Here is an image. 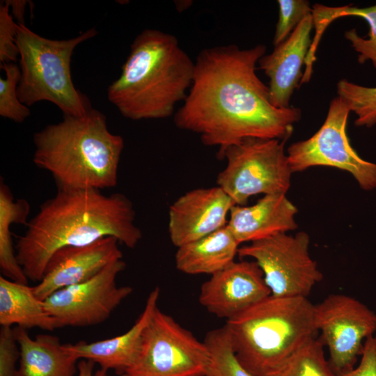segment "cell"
<instances>
[{"instance_id":"1","label":"cell","mask_w":376,"mask_h":376,"mask_svg":"<svg viewBox=\"0 0 376 376\" xmlns=\"http://www.w3.org/2000/svg\"><path fill=\"white\" fill-rule=\"evenodd\" d=\"M265 52L263 45L201 50L194 62L191 86L174 114L175 126L198 134L205 146H217V156L247 138L287 141L301 111L272 104L269 87L256 72Z\"/></svg>"},{"instance_id":"29","label":"cell","mask_w":376,"mask_h":376,"mask_svg":"<svg viewBox=\"0 0 376 376\" xmlns=\"http://www.w3.org/2000/svg\"><path fill=\"white\" fill-rule=\"evenodd\" d=\"M18 24L14 22L9 14V6L6 3H0V61L1 64L15 63L19 56L15 39Z\"/></svg>"},{"instance_id":"14","label":"cell","mask_w":376,"mask_h":376,"mask_svg":"<svg viewBox=\"0 0 376 376\" xmlns=\"http://www.w3.org/2000/svg\"><path fill=\"white\" fill-rule=\"evenodd\" d=\"M233 205L218 186L185 193L169 210L168 230L172 244L178 248L224 227Z\"/></svg>"},{"instance_id":"31","label":"cell","mask_w":376,"mask_h":376,"mask_svg":"<svg viewBox=\"0 0 376 376\" xmlns=\"http://www.w3.org/2000/svg\"><path fill=\"white\" fill-rule=\"evenodd\" d=\"M361 356L357 367L340 372L336 376H376V336L366 339Z\"/></svg>"},{"instance_id":"22","label":"cell","mask_w":376,"mask_h":376,"mask_svg":"<svg viewBox=\"0 0 376 376\" xmlns=\"http://www.w3.org/2000/svg\"><path fill=\"white\" fill-rule=\"evenodd\" d=\"M30 205L24 198L14 200L7 185L0 182V269L3 276L18 283H28V278L19 264L13 245L10 226L27 224Z\"/></svg>"},{"instance_id":"5","label":"cell","mask_w":376,"mask_h":376,"mask_svg":"<svg viewBox=\"0 0 376 376\" xmlns=\"http://www.w3.org/2000/svg\"><path fill=\"white\" fill-rule=\"evenodd\" d=\"M224 327L238 361L255 376H267L318 333L308 297L272 295Z\"/></svg>"},{"instance_id":"10","label":"cell","mask_w":376,"mask_h":376,"mask_svg":"<svg viewBox=\"0 0 376 376\" xmlns=\"http://www.w3.org/2000/svg\"><path fill=\"white\" fill-rule=\"evenodd\" d=\"M350 110L340 97L334 98L320 129L310 138L291 144L287 150L292 173L313 166H330L350 173L361 188H376V164L364 160L354 150L347 134Z\"/></svg>"},{"instance_id":"4","label":"cell","mask_w":376,"mask_h":376,"mask_svg":"<svg viewBox=\"0 0 376 376\" xmlns=\"http://www.w3.org/2000/svg\"><path fill=\"white\" fill-rule=\"evenodd\" d=\"M33 143V163L52 175L58 189L102 191L116 186L124 141L109 130L98 110L63 115L61 122L36 132Z\"/></svg>"},{"instance_id":"20","label":"cell","mask_w":376,"mask_h":376,"mask_svg":"<svg viewBox=\"0 0 376 376\" xmlns=\"http://www.w3.org/2000/svg\"><path fill=\"white\" fill-rule=\"evenodd\" d=\"M240 243L228 226L201 239L178 247L175 267L191 275L210 274L235 261Z\"/></svg>"},{"instance_id":"7","label":"cell","mask_w":376,"mask_h":376,"mask_svg":"<svg viewBox=\"0 0 376 376\" xmlns=\"http://www.w3.org/2000/svg\"><path fill=\"white\" fill-rule=\"evenodd\" d=\"M285 141L247 138L228 147L217 156L226 159V166L217 175V186L237 205H246L258 194H286L292 172L284 151Z\"/></svg>"},{"instance_id":"32","label":"cell","mask_w":376,"mask_h":376,"mask_svg":"<svg viewBox=\"0 0 376 376\" xmlns=\"http://www.w3.org/2000/svg\"><path fill=\"white\" fill-rule=\"evenodd\" d=\"M95 363L91 360L81 359L77 364V376H108L107 370L100 368L94 371Z\"/></svg>"},{"instance_id":"19","label":"cell","mask_w":376,"mask_h":376,"mask_svg":"<svg viewBox=\"0 0 376 376\" xmlns=\"http://www.w3.org/2000/svg\"><path fill=\"white\" fill-rule=\"evenodd\" d=\"M15 330L20 350L17 376H74L78 372V359L58 337L38 334L32 338L25 329Z\"/></svg>"},{"instance_id":"33","label":"cell","mask_w":376,"mask_h":376,"mask_svg":"<svg viewBox=\"0 0 376 376\" xmlns=\"http://www.w3.org/2000/svg\"><path fill=\"white\" fill-rule=\"evenodd\" d=\"M6 3L9 7L12 8L13 15L18 21V24H24V15L27 1L24 0H11L6 1Z\"/></svg>"},{"instance_id":"11","label":"cell","mask_w":376,"mask_h":376,"mask_svg":"<svg viewBox=\"0 0 376 376\" xmlns=\"http://www.w3.org/2000/svg\"><path fill=\"white\" fill-rule=\"evenodd\" d=\"M126 267L123 258L105 267L93 277L61 288L44 300L56 327H87L107 320L133 291L130 286H118V275Z\"/></svg>"},{"instance_id":"16","label":"cell","mask_w":376,"mask_h":376,"mask_svg":"<svg viewBox=\"0 0 376 376\" xmlns=\"http://www.w3.org/2000/svg\"><path fill=\"white\" fill-rule=\"evenodd\" d=\"M314 26L312 14L307 16L274 51L258 61L259 68L269 77V99L278 109L290 107V100L304 77L302 66L306 63L312 45L311 32Z\"/></svg>"},{"instance_id":"24","label":"cell","mask_w":376,"mask_h":376,"mask_svg":"<svg viewBox=\"0 0 376 376\" xmlns=\"http://www.w3.org/2000/svg\"><path fill=\"white\" fill-rule=\"evenodd\" d=\"M324 346L320 338L311 339L267 376H336Z\"/></svg>"},{"instance_id":"26","label":"cell","mask_w":376,"mask_h":376,"mask_svg":"<svg viewBox=\"0 0 376 376\" xmlns=\"http://www.w3.org/2000/svg\"><path fill=\"white\" fill-rule=\"evenodd\" d=\"M338 96L357 115L356 126L370 127L376 123V87L360 86L347 79L337 83Z\"/></svg>"},{"instance_id":"13","label":"cell","mask_w":376,"mask_h":376,"mask_svg":"<svg viewBox=\"0 0 376 376\" xmlns=\"http://www.w3.org/2000/svg\"><path fill=\"white\" fill-rule=\"evenodd\" d=\"M270 295L255 261L235 260L202 284L198 301L209 313L227 321Z\"/></svg>"},{"instance_id":"3","label":"cell","mask_w":376,"mask_h":376,"mask_svg":"<svg viewBox=\"0 0 376 376\" xmlns=\"http://www.w3.org/2000/svg\"><path fill=\"white\" fill-rule=\"evenodd\" d=\"M195 63L177 38L156 29L136 36L107 97L125 118L162 119L173 115L191 86Z\"/></svg>"},{"instance_id":"27","label":"cell","mask_w":376,"mask_h":376,"mask_svg":"<svg viewBox=\"0 0 376 376\" xmlns=\"http://www.w3.org/2000/svg\"><path fill=\"white\" fill-rule=\"evenodd\" d=\"M6 78H0V116L16 123H22L31 114L27 106L23 104L17 95V86L21 72L15 63L1 64Z\"/></svg>"},{"instance_id":"6","label":"cell","mask_w":376,"mask_h":376,"mask_svg":"<svg viewBox=\"0 0 376 376\" xmlns=\"http://www.w3.org/2000/svg\"><path fill=\"white\" fill-rule=\"evenodd\" d=\"M97 34L93 28L70 39L51 40L18 24L15 42L21 72L19 101L27 107L49 101L64 116H79L92 109L88 97L73 84L70 63L76 47Z\"/></svg>"},{"instance_id":"28","label":"cell","mask_w":376,"mask_h":376,"mask_svg":"<svg viewBox=\"0 0 376 376\" xmlns=\"http://www.w3.org/2000/svg\"><path fill=\"white\" fill-rule=\"evenodd\" d=\"M279 19L276 26L273 44L277 46L284 42L313 9L306 0H279Z\"/></svg>"},{"instance_id":"34","label":"cell","mask_w":376,"mask_h":376,"mask_svg":"<svg viewBox=\"0 0 376 376\" xmlns=\"http://www.w3.org/2000/svg\"><path fill=\"white\" fill-rule=\"evenodd\" d=\"M120 376H131L127 373H123V374H121Z\"/></svg>"},{"instance_id":"9","label":"cell","mask_w":376,"mask_h":376,"mask_svg":"<svg viewBox=\"0 0 376 376\" xmlns=\"http://www.w3.org/2000/svg\"><path fill=\"white\" fill-rule=\"evenodd\" d=\"M309 244L304 231L281 233L240 246L237 255L258 264L272 295L308 297L323 279L310 256Z\"/></svg>"},{"instance_id":"2","label":"cell","mask_w":376,"mask_h":376,"mask_svg":"<svg viewBox=\"0 0 376 376\" xmlns=\"http://www.w3.org/2000/svg\"><path fill=\"white\" fill-rule=\"evenodd\" d=\"M132 201L123 194L95 189H58L26 224L16 244L17 259L28 279L40 282L58 249L81 246L104 237L134 248L142 238Z\"/></svg>"},{"instance_id":"12","label":"cell","mask_w":376,"mask_h":376,"mask_svg":"<svg viewBox=\"0 0 376 376\" xmlns=\"http://www.w3.org/2000/svg\"><path fill=\"white\" fill-rule=\"evenodd\" d=\"M315 318L334 372L354 368L366 339L376 331V313L351 296L331 294L315 305Z\"/></svg>"},{"instance_id":"18","label":"cell","mask_w":376,"mask_h":376,"mask_svg":"<svg viewBox=\"0 0 376 376\" xmlns=\"http://www.w3.org/2000/svg\"><path fill=\"white\" fill-rule=\"evenodd\" d=\"M159 296L160 289L155 287L149 293L143 312L124 334L93 343H66L65 347L78 360H91L100 368L125 373L137 359L144 329L157 308Z\"/></svg>"},{"instance_id":"25","label":"cell","mask_w":376,"mask_h":376,"mask_svg":"<svg viewBox=\"0 0 376 376\" xmlns=\"http://www.w3.org/2000/svg\"><path fill=\"white\" fill-rule=\"evenodd\" d=\"M203 341L210 352L205 376H255L238 361L224 326L209 331Z\"/></svg>"},{"instance_id":"23","label":"cell","mask_w":376,"mask_h":376,"mask_svg":"<svg viewBox=\"0 0 376 376\" xmlns=\"http://www.w3.org/2000/svg\"><path fill=\"white\" fill-rule=\"evenodd\" d=\"M312 9L317 33L315 39L317 40L334 19L345 16H356L364 19L369 26L368 38L360 36L355 29L346 31L345 38L350 42L352 47L358 53V62L360 64L370 61L376 68V4L365 8L353 7L350 5L329 7L315 4Z\"/></svg>"},{"instance_id":"30","label":"cell","mask_w":376,"mask_h":376,"mask_svg":"<svg viewBox=\"0 0 376 376\" xmlns=\"http://www.w3.org/2000/svg\"><path fill=\"white\" fill-rule=\"evenodd\" d=\"M20 350L15 328L1 326L0 329V376H17V362Z\"/></svg>"},{"instance_id":"8","label":"cell","mask_w":376,"mask_h":376,"mask_svg":"<svg viewBox=\"0 0 376 376\" xmlns=\"http://www.w3.org/2000/svg\"><path fill=\"white\" fill-rule=\"evenodd\" d=\"M210 352L158 307L146 325L139 355L125 373L131 376H205Z\"/></svg>"},{"instance_id":"15","label":"cell","mask_w":376,"mask_h":376,"mask_svg":"<svg viewBox=\"0 0 376 376\" xmlns=\"http://www.w3.org/2000/svg\"><path fill=\"white\" fill-rule=\"evenodd\" d=\"M119 241L104 237L81 246L62 247L50 257L42 279L33 286L42 301L61 288L84 282L112 262L123 258Z\"/></svg>"},{"instance_id":"17","label":"cell","mask_w":376,"mask_h":376,"mask_svg":"<svg viewBox=\"0 0 376 376\" xmlns=\"http://www.w3.org/2000/svg\"><path fill=\"white\" fill-rule=\"evenodd\" d=\"M297 212L286 194H267L251 205H233L227 226L240 244L250 243L297 229Z\"/></svg>"},{"instance_id":"21","label":"cell","mask_w":376,"mask_h":376,"mask_svg":"<svg viewBox=\"0 0 376 376\" xmlns=\"http://www.w3.org/2000/svg\"><path fill=\"white\" fill-rule=\"evenodd\" d=\"M0 324L49 331L57 329L55 320L47 311L44 301L35 295L33 287L3 276H0Z\"/></svg>"}]
</instances>
